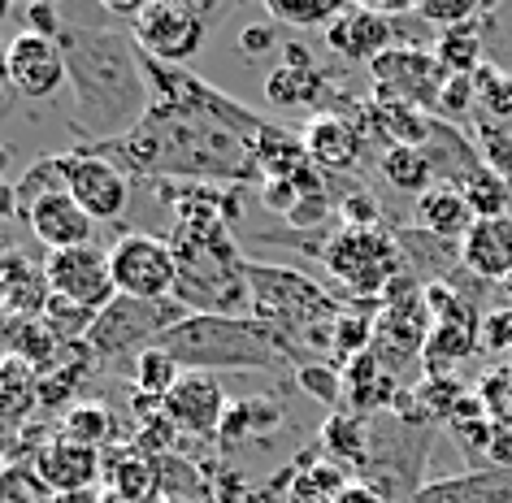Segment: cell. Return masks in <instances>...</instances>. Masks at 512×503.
Segmentation results:
<instances>
[{
  "instance_id": "44",
  "label": "cell",
  "mask_w": 512,
  "mask_h": 503,
  "mask_svg": "<svg viewBox=\"0 0 512 503\" xmlns=\"http://www.w3.org/2000/svg\"><path fill=\"white\" fill-rule=\"evenodd\" d=\"M339 217H343V230H378L382 226L378 200L369 196V191H352V196L339 204Z\"/></svg>"
},
{
  "instance_id": "54",
  "label": "cell",
  "mask_w": 512,
  "mask_h": 503,
  "mask_svg": "<svg viewBox=\"0 0 512 503\" xmlns=\"http://www.w3.org/2000/svg\"><path fill=\"white\" fill-rule=\"evenodd\" d=\"M504 291H508V304H512V278H508V282H504Z\"/></svg>"
},
{
  "instance_id": "45",
  "label": "cell",
  "mask_w": 512,
  "mask_h": 503,
  "mask_svg": "<svg viewBox=\"0 0 512 503\" xmlns=\"http://www.w3.org/2000/svg\"><path fill=\"white\" fill-rule=\"evenodd\" d=\"M274 44H278L274 22H252V27L239 31V53L243 57H261V53H270Z\"/></svg>"
},
{
  "instance_id": "47",
  "label": "cell",
  "mask_w": 512,
  "mask_h": 503,
  "mask_svg": "<svg viewBox=\"0 0 512 503\" xmlns=\"http://www.w3.org/2000/svg\"><path fill=\"white\" fill-rule=\"evenodd\" d=\"M27 31L31 35H48V40H61V18L53 5H31L27 9Z\"/></svg>"
},
{
  "instance_id": "11",
  "label": "cell",
  "mask_w": 512,
  "mask_h": 503,
  "mask_svg": "<svg viewBox=\"0 0 512 503\" xmlns=\"http://www.w3.org/2000/svg\"><path fill=\"white\" fill-rule=\"evenodd\" d=\"M66 191L79 200V209L92 222H118L131 200L126 174L105 157H87V152H70L66 157Z\"/></svg>"
},
{
  "instance_id": "12",
  "label": "cell",
  "mask_w": 512,
  "mask_h": 503,
  "mask_svg": "<svg viewBox=\"0 0 512 503\" xmlns=\"http://www.w3.org/2000/svg\"><path fill=\"white\" fill-rule=\"evenodd\" d=\"M226 408H230V399H226L217 373H183V382L161 399L165 417H170L183 434H196V438H217L222 434Z\"/></svg>"
},
{
  "instance_id": "50",
  "label": "cell",
  "mask_w": 512,
  "mask_h": 503,
  "mask_svg": "<svg viewBox=\"0 0 512 503\" xmlns=\"http://www.w3.org/2000/svg\"><path fill=\"white\" fill-rule=\"evenodd\" d=\"M53 503H105V490L92 486V490H70V495H53Z\"/></svg>"
},
{
  "instance_id": "21",
  "label": "cell",
  "mask_w": 512,
  "mask_h": 503,
  "mask_svg": "<svg viewBox=\"0 0 512 503\" xmlns=\"http://www.w3.org/2000/svg\"><path fill=\"white\" fill-rule=\"evenodd\" d=\"M408 503H512V473L508 469H469L460 477L417 486Z\"/></svg>"
},
{
  "instance_id": "20",
  "label": "cell",
  "mask_w": 512,
  "mask_h": 503,
  "mask_svg": "<svg viewBox=\"0 0 512 503\" xmlns=\"http://www.w3.org/2000/svg\"><path fill=\"white\" fill-rule=\"evenodd\" d=\"M365 126L374 131L387 148H426L434 118L426 109H413L391 96H369L365 100Z\"/></svg>"
},
{
  "instance_id": "3",
  "label": "cell",
  "mask_w": 512,
  "mask_h": 503,
  "mask_svg": "<svg viewBox=\"0 0 512 503\" xmlns=\"http://www.w3.org/2000/svg\"><path fill=\"white\" fill-rule=\"evenodd\" d=\"M248 291H252V317L270 321L278 330H304V326H326L335 330L343 317L335 300L317 287L313 278L296 269H274V265H248Z\"/></svg>"
},
{
  "instance_id": "38",
  "label": "cell",
  "mask_w": 512,
  "mask_h": 503,
  "mask_svg": "<svg viewBox=\"0 0 512 503\" xmlns=\"http://www.w3.org/2000/svg\"><path fill=\"white\" fill-rule=\"evenodd\" d=\"M478 14H482L478 0H421V5H417V18L430 22V27H439V31L478 22Z\"/></svg>"
},
{
  "instance_id": "1",
  "label": "cell",
  "mask_w": 512,
  "mask_h": 503,
  "mask_svg": "<svg viewBox=\"0 0 512 503\" xmlns=\"http://www.w3.org/2000/svg\"><path fill=\"white\" fill-rule=\"evenodd\" d=\"M70 83L79 92V109L92 131H126L131 135L152 109L148 79L139 70L131 44H122L113 31H61Z\"/></svg>"
},
{
  "instance_id": "16",
  "label": "cell",
  "mask_w": 512,
  "mask_h": 503,
  "mask_svg": "<svg viewBox=\"0 0 512 503\" xmlns=\"http://www.w3.org/2000/svg\"><path fill=\"white\" fill-rule=\"evenodd\" d=\"M395 18H382L374 14L369 5H348L343 14L326 27V48L330 53H339L343 61H365V66H374L382 53H391L395 44Z\"/></svg>"
},
{
  "instance_id": "40",
  "label": "cell",
  "mask_w": 512,
  "mask_h": 503,
  "mask_svg": "<svg viewBox=\"0 0 512 503\" xmlns=\"http://www.w3.org/2000/svg\"><path fill=\"white\" fill-rule=\"evenodd\" d=\"M478 343H482V352L508 356V360H512V304L486 308V313H482V326H478Z\"/></svg>"
},
{
  "instance_id": "37",
  "label": "cell",
  "mask_w": 512,
  "mask_h": 503,
  "mask_svg": "<svg viewBox=\"0 0 512 503\" xmlns=\"http://www.w3.org/2000/svg\"><path fill=\"white\" fill-rule=\"evenodd\" d=\"M274 404H265V399H235V404L226 408V421H222V434L217 438H226V443H243L248 434H256L265 421H256V417H274Z\"/></svg>"
},
{
  "instance_id": "32",
  "label": "cell",
  "mask_w": 512,
  "mask_h": 503,
  "mask_svg": "<svg viewBox=\"0 0 512 503\" xmlns=\"http://www.w3.org/2000/svg\"><path fill=\"white\" fill-rule=\"evenodd\" d=\"M456 191L469 200L473 217H504V213H508V200H512L508 178H499L486 161H482L473 174L460 178V187H456Z\"/></svg>"
},
{
  "instance_id": "23",
  "label": "cell",
  "mask_w": 512,
  "mask_h": 503,
  "mask_svg": "<svg viewBox=\"0 0 512 503\" xmlns=\"http://www.w3.org/2000/svg\"><path fill=\"white\" fill-rule=\"evenodd\" d=\"M473 209L469 200L460 196L456 187H430L426 196L417 200V226L434 239H447V243H460L473 230Z\"/></svg>"
},
{
  "instance_id": "46",
  "label": "cell",
  "mask_w": 512,
  "mask_h": 503,
  "mask_svg": "<svg viewBox=\"0 0 512 503\" xmlns=\"http://www.w3.org/2000/svg\"><path fill=\"white\" fill-rule=\"evenodd\" d=\"M335 503H395V499L387 495V490H378L369 477H352V482L335 495Z\"/></svg>"
},
{
  "instance_id": "7",
  "label": "cell",
  "mask_w": 512,
  "mask_h": 503,
  "mask_svg": "<svg viewBox=\"0 0 512 503\" xmlns=\"http://www.w3.org/2000/svg\"><path fill=\"white\" fill-rule=\"evenodd\" d=\"M204 14H209V5L148 0V9L131 22V40L139 53L161 61V66H183L204 44Z\"/></svg>"
},
{
  "instance_id": "18",
  "label": "cell",
  "mask_w": 512,
  "mask_h": 503,
  "mask_svg": "<svg viewBox=\"0 0 512 503\" xmlns=\"http://www.w3.org/2000/svg\"><path fill=\"white\" fill-rule=\"evenodd\" d=\"M53 304L44 265H35L22 252H0V313L18 321H40Z\"/></svg>"
},
{
  "instance_id": "51",
  "label": "cell",
  "mask_w": 512,
  "mask_h": 503,
  "mask_svg": "<svg viewBox=\"0 0 512 503\" xmlns=\"http://www.w3.org/2000/svg\"><path fill=\"white\" fill-rule=\"evenodd\" d=\"M9 83V44H0V87Z\"/></svg>"
},
{
  "instance_id": "29",
  "label": "cell",
  "mask_w": 512,
  "mask_h": 503,
  "mask_svg": "<svg viewBox=\"0 0 512 503\" xmlns=\"http://www.w3.org/2000/svg\"><path fill=\"white\" fill-rule=\"evenodd\" d=\"M478 83V113L473 122L495 126V131H512V74H504L499 66H482L473 74Z\"/></svg>"
},
{
  "instance_id": "34",
  "label": "cell",
  "mask_w": 512,
  "mask_h": 503,
  "mask_svg": "<svg viewBox=\"0 0 512 503\" xmlns=\"http://www.w3.org/2000/svg\"><path fill=\"white\" fill-rule=\"evenodd\" d=\"M61 434L74 438V443H87V447H100L113 438V417L105 404H74L66 412V421H61Z\"/></svg>"
},
{
  "instance_id": "52",
  "label": "cell",
  "mask_w": 512,
  "mask_h": 503,
  "mask_svg": "<svg viewBox=\"0 0 512 503\" xmlns=\"http://www.w3.org/2000/svg\"><path fill=\"white\" fill-rule=\"evenodd\" d=\"M105 503H131V499H113V495H105ZM144 503H165V499H144Z\"/></svg>"
},
{
  "instance_id": "35",
  "label": "cell",
  "mask_w": 512,
  "mask_h": 503,
  "mask_svg": "<svg viewBox=\"0 0 512 503\" xmlns=\"http://www.w3.org/2000/svg\"><path fill=\"white\" fill-rule=\"evenodd\" d=\"M478 113V83H473V74H452L439 96V109H434V118L447 122V126H460L465 118Z\"/></svg>"
},
{
  "instance_id": "9",
  "label": "cell",
  "mask_w": 512,
  "mask_h": 503,
  "mask_svg": "<svg viewBox=\"0 0 512 503\" xmlns=\"http://www.w3.org/2000/svg\"><path fill=\"white\" fill-rule=\"evenodd\" d=\"M369 79H374V96H391V100H404L413 109H426L434 118L439 109V96L447 87V74L439 66V57L421 44H395L391 53H382L374 66H369Z\"/></svg>"
},
{
  "instance_id": "8",
  "label": "cell",
  "mask_w": 512,
  "mask_h": 503,
  "mask_svg": "<svg viewBox=\"0 0 512 503\" xmlns=\"http://www.w3.org/2000/svg\"><path fill=\"white\" fill-rule=\"evenodd\" d=\"M44 274H48V291L53 300L79 308V313L100 317L105 308L118 300V282L109 269V252L105 248H70V252H48L44 256Z\"/></svg>"
},
{
  "instance_id": "33",
  "label": "cell",
  "mask_w": 512,
  "mask_h": 503,
  "mask_svg": "<svg viewBox=\"0 0 512 503\" xmlns=\"http://www.w3.org/2000/svg\"><path fill=\"white\" fill-rule=\"evenodd\" d=\"M183 373H187V369L178 365V360L165 352V347H157V343H152L148 352L135 356V386H139V395H144V399H157V404L174 391L178 382H183Z\"/></svg>"
},
{
  "instance_id": "25",
  "label": "cell",
  "mask_w": 512,
  "mask_h": 503,
  "mask_svg": "<svg viewBox=\"0 0 512 503\" xmlns=\"http://www.w3.org/2000/svg\"><path fill=\"white\" fill-rule=\"evenodd\" d=\"M40 399V373L14 352H0V421H22Z\"/></svg>"
},
{
  "instance_id": "5",
  "label": "cell",
  "mask_w": 512,
  "mask_h": 503,
  "mask_svg": "<svg viewBox=\"0 0 512 503\" xmlns=\"http://www.w3.org/2000/svg\"><path fill=\"white\" fill-rule=\"evenodd\" d=\"M326 269L356 295H387L395 278H404L400 243L382 230H339L322 252Z\"/></svg>"
},
{
  "instance_id": "10",
  "label": "cell",
  "mask_w": 512,
  "mask_h": 503,
  "mask_svg": "<svg viewBox=\"0 0 512 503\" xmlns=\"http://www.w3.org/2000/svg\"><path fill=\"white\" fill-rule=\"evenodd\" d=\"M430 326H434V317L426 308V295L413 291L408 282H395L387 291V308L374 317V343H369V352L391 373L426 352Z\"/></svg>"
},
{
  "instance_id": "28",
  "label": "cell",
  "mask_w": 512,
  "mask_h": 503,
  "mask_svg": "<svg viewBox=\"0 0 512 503\" xmlns=\"http://www.w3.org/2000/svg\"><path fill=\"white\" fill-rule=\"evenodd\" d=\"M322 447L330 464H365L369 460V425L356 412H330L322 425Z\"/></svg>"
},
{
  "instance_id": "15",
  "label": "cell",
  "mask_w": 512,
  "mask_h": 503,
  "mask_svg": "<svg viewBox=\"0 0 512 503\" xmlns=\"http://www.w3.org/2000/svg\"><path fill=\"white\" fill-rule=\"evenodd\" d=\"M22 217H27L31 235L44 243V252H70V248H92L96 243V222L79 209V200L66 187L40 196Z\"/></svg>"
},
{
  "instance_id": "36",
  "label": "cell",
  "mask_w": 512,
  "mask_h": 503,
  "mask_svg": "<svg viewBox=\"0 0 512 503\" xmlns=\"http://www.w3.org/2000/svg\"><path fill=\"white\" fill-rule=\"evenodd\" d=\"M469 391L460 386L452 373L447 378H426L417 386V399H421V412H426V421H452V412L460 408V399Z\"/></svg>"
},
{
  "instance_id": "17",
  "label": "cell",
  "mask_w": 512,
  "mask_h": 503,
  "mask_svg": "<svg viewBox=\"0 0 512 503\" xmlns=\"http://www.w3.org/2000/svg\"><path fill=\"white\" fill-rule=\"evenodd\" d=\"M460 265L486 287H504L512 278V213L478 217L469 235L460 239Z\"/></svg>"
},
{
  "instance_id": "26",
  "label": "cell",
  "mask_w": 512,
  "mask_h": 503,
  "mask_svg": "<svg viewBox=\"0 0 512 503\" xmlns=\"http://www.w3.org/2000/svg\"><path fill=\"white\" fill-rule=\"evenodd\" d=\"M322 96H326V74L317 66H309V70L278 66V70H270V79H265V100L278 109H309Z\"/></svg>"
},
{
  "instance_id": "24",
  "label": "cell",
  "mask_w": 512,
  "mask_h": 503,
  "mask_svg": "<svg viewBox=\"0 0 512 503\" xmlns=\"http://www.w3.org/2000/svg\"><path fill=\"white\" fill-rule=\"evenodd\" d=\"M482 326V321H478ZM478 326L473 321H434L430 326V339H426V378H447L460 360H469L473 352H482L478 343Z\"/></svg>"
},
{
  "instance_id": "27",
  "label": "cell",
  "mask_w": 512,
  "mask_h": 503,
  "mask_svg": "<svg viewBox=\"0 0 512 503\" xmlns=\"http://www.w3.org/2000/svg\"><path fill=\"white\" fill-rule=\"evenodd\" d=\"M382 178L395 191H408V196H426L430 187H439V174H434V161L426 157V148H387L378 161Z\"/></svg>"
},
{
  "instance_id": "30",
  "label": "cell",
  "mask_w": 512,
  "mask_h": 503,
  "mask_svg": "<svg viewBox=\"0 0 512 503\" xmlns=\"http://www.w3.org/2000/svg\"><path fill=\"white\" fill-rule=\"evenodd\" d=\"M439 57V66L447 74H478L486 61H482V27L478 22H465V27H452V31H439V40L430 48Z\"/></svg>"
},
{
  "instance_id": "19",
  "label": "cell",
  "mask_w": 512,
  "mask_h": 503,
  "mask_svg": "<svg viewBox=\"0 0 512 503\" xmlns=\"http://www.w3.org/2000/svg\"><path fill=\"white\" fill-rule=\"evenodd\" d=\"M300 144L317 170L339 174V170H352L356 165L365 139H361V122L343 118V113H317V118H309V126H304Z\"/></svg>"
},
{
  "instance_id": "41",
  "label": "cell",
  "mask_w": 512,
  "mask_h": 503,
  "mask_svg": "<svg viewBox=\"0 0 512 503\" xmlns=\"http://www.w3.org/2000/svg\"><path fill=\"white\" fill-rule=\"evenodd\" d=\"M473 135H478L482 161L491 165L499 178H508V183H512V131H495V126L473 122Z\"/></svg>"
},
{
  "instance_id": "48",
  "label": "cell",
  "mask_w": 512,
  "mask_h": 503,
  "mask_svg": "<svg viewBox=\"0 0 512 503\" xmlns=\"http://www.w3.org/2000/svg\"><path fill=\"white\" fill-rule=\"evenodd\" d=\"M486 460H491V469L512 473V425L495 421V438H491V447H486Z\"/></svg>"
},
{
  "instance_id": "14",
  "label": "cell",
  "mask_w": 512,
  "mask_h": 503,
  "mask_svg": "<svg viewBox=\"0 0 512 503\" xmlns=\"http://www.w3.org/2000/svg\"><path fill=\"white\" fill-rule=\"evenodd\" d=\"M66 79L70 70L57 40L31 35V31L9 40V83H14V92H22L27 100H48Z\"/></svg>"
},
{
  "instance_id": "4",
  "label": "cell",
  "mask_w": 512,
  "mask_h": 503,
  "mask_svg": "<svg viewBox=\"0 0 512 503\" xmlns=\"http://www.w3.org/2000/svg\"><path fill=\"white\" fill-rule=\"evenodd\" d=\"M183 317H191L178 300H126L118 295L105 313L92 321V330H87V352L100 356V360H118L126 352H148L152 343L161 339L165 330H174Z\"/></svg>"
},
{
  "instance_id": "13",
  "label": "cell",
  "mask_w": 512,
  "mask_h": 503,
  "mask_svg": "<svg viewBox=\"0 0 512 503\" xmlns=\"http://www.w3.org/2000/svg\"><path fill=\"white\" fill-rule=\"evenodd\" d=\"M31 469L40 473V482L53 490V495H70V490H92L105 482V451L74 443V438L57 434L35 451Z\"/></svg>"
},
{
  "instance_id": "2",
  "label": "cell",
  "mask_w": 512,
  "mask_h": 503,
  "mask_svg": "<svg viewBox=\"0 0 512 503\" xmlns=\"http://www.w3.org/2000/svg\"><path fill=\"white\" fill-rule=\"evenodd\" d=\"M157 347H165L187 373H217V369H274L278 360L296 352V339L261 317L191 313L174 330H165Z\"/></svg>"
},
{
  "instance_id": "53",
  "label": "cell",
  "mask_w": 512,
  "mask_h": 503,
  "mask_svg": "<svg viewBox=\"0 0 512 503\" xmlns=\"http://www.w3.org/2000/svg\"><path fill=\"white\" fill-rule=\"evenodd\" d=\"M9 18V5H5V0H0V22H5Z\"/></svg>"
},
{
  "instance_id": "49",
  "label": "cell",
  "mask_w": 512,
  "mask_h": 503,
  "mask_svg": "<svg viewBox=\"0 0 512 503\" xmlns=\"http://www.w3.org/2000/svg\"><path fill=\"white\" fill-rule=\"evenodd\" d=\"M283 66H300V70H309L313 66V53L304 48L300 40H287L283 44Z\"/></svg>"
},
{
  "instance_id": "31",
  "label": "cell",
  "mask_w": 512,
  "mask_h": 503,
  "mask_svg": "<svg viewBox=\"0 0 512 503\" xmlns=\"http://www.w3.org/2000/svg\"><path fill=\"white\" fill-rule=\"evenodd\" d=\"M348 5L339 0H265V18L274 27H291V31H313V27H330Z\"/></svg>"
},
{
  "instance_id": "39",
  "label": "cell",
  "mask_w": 512,
  "mask_h": 503,
  "mask_svg": "<svg viewBox=\"0 0 512 503\" xmlns=\"http://www.w3.org/2000/svg\"><path fill=\"white\" fill-rule=\"evenodd\" d=\"M0 503H53V490L40 482L35 469H5L0 473Z\"/></svg>"
},
{
  "instance_id": "6",
  "label": "cell",
  "mask_w": 512,
  "mask_h": 503,
  "mask_svg": "<svg viewBox=\"0 0 512 503\" xmlns=\"http://www.w3.org/2000/svg\"><path fill=\"white\" fill-rule=\"evenodd\" d=\"M109 269L126 300H174L178 291V256L170 239L157 235H122L109 248Z\"/></svg>"
},
{
  "instance_id": "43",
  "label": "cell",
  "mask_w": 512,
  "mask_h": 503,
  "mask_svg": "<svg viewBox=\"0 0 512 503\" xmlns=\"http://www.w3.org/2000/svg\"><path fill=\"white\" fill-rule=\"evenodd\" d=\"M296 382H300V391H309L313 399H322L330 408L343 399V373H335L330 365H300Z\"/></svg>"
},
{
  "instance_id": "42",
  "label": "cell",
  "mask_w": 512,
  "mask_h": 503,
  "mask_svg": "<svg viewBox=\"0 0 512 503\" xmlns=\"http://www.w3.org/2000/svg\"><path fill=\"white\" fill-rule=\"evenodd\" d=\"M178 425L165 417V412H157V417H144V425H139V438H135V447L144 451V456H152V460H165L174 451V443H178Z\"/></svg>"
},
{
  "instance_id": "22",
  "label": "cell",
  "mask_w": 512,
  "mask_h": 503,
  "mask_svg": "<svg viewBox=\"0 0 512 503\" xmlns=\"http://www.w3.org/2000/svg\"><path fill=\"white\" fill-rule=\"evenodd\" d=\"M105 495L113 499H131V503H144V499H161V464L144 456L139 447H122L118 456L105 460Z\"/></svg>"
}]
</instances>
